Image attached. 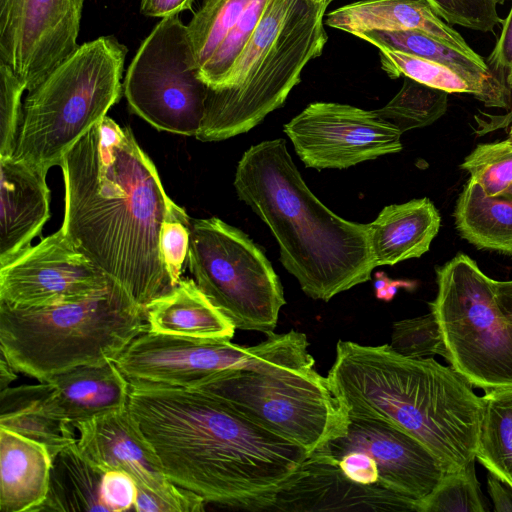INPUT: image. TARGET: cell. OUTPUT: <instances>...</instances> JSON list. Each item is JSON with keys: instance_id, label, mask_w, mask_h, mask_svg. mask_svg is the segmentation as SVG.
<instances>
[{"instance_id": "1", "label": "cell", "mask_w": 512, "mask_h": 512, "mask_svg": "<svg viewBox=\"0 0 512 512\" xmlns=\"http://www.w3.org/2000/svg\"><path fill=\"white\" fill-rule=\"evenodd\" d=\"M61 228L145 310L176 285L160 249L165 221L189 218L166 194L129 127L105 116L64 156Z\"/></svg>"}, {"instance_id": "2", "label": "cell", "mask_w": 512, "mask_h": 512, "mask_svg": "<svg viewBox=\"0 0 512 512\" xmlns=\"http://www.w3.org/2000/svg\"><path fill=\"white\" fill-rule=\"evenodd\" d=\"M128 409L166 477L207 503L267 511L309 454L197 388L130 382Z\"/></svg>"}, {"instance_id": "3", "label": "cell", "mask_w": 512, "mask_h": 512, "mask_svg": "<svg viewBox=\"0 0 512 512\" xmlns=\"http://www.w3.org/2000/svg\"><path fill=\"white\" fill-rule=\"evenodd\" d=\"M326 377L350 416L386 421L409 433L444 473L475 461L485 401L451 366L404 356L390 344L339 340Z\"/></svg>"}, {"instance_id": "4", "label": "cell", "mask_w": 512, "mask_h": 512, "mask_svg": "<svg viewBox=\"0 0 512 512\" xmlns=\"http://www.w3.org/2000/svg\"><path fill=\"white\" fill-rule=\"evenodd\" d=\"M234 187L270 228L280 261L315 300L371 279L369 226L329 210L307 187L283 139L251 146L238 163Z\"/></svg>"}, {"instance_id": "5", "label": "cell", "mask_w": 512, "mask_h": 512, "mask_svg": "<svg viewBox=\"0 0 512 512\" xmlns=\"http://www.w3.org/2000/svg\"><path fill=\"white\" fill-rule=\"evenodd\" d=\"M327 6L313 0H268L223 83L208 87L198 140L246 133L284 104L304 67L323 52Z\"/></svg>"}, {"instance_id": "6", "label": "cell", "mask_w": 512, "mask_h": 512, "mask_svg": "<svg viewBox=\"0 0 512 512\" xmlns=\"http://www.w3.org/2000/svg\"><path fill=\"white\" fill-rule=\"evenodd\" d=\"M147 329L146 310L115 281L73 303L24 308L0 302L1 354L39 382L115 361Z\"/></svg>"}, {"instance_id": "7", "label": "cell", "mask_w": 512, "mask_h": 512, "mask_svg": "<svg viewBox=\"0 0 512 512\" xmlns=\"http://www.w3.org/2000/svg\"><path fill=\"white\" fill-rule=\"evenodd\" d=\"M127 48L114 36L85 42L28 91L12 156L44 170L121 98Z\"/></svg>"}, {"instance_id": "8", "label": "cell", "mask_w": 512, "mask_h": 512, "mask_svg": "<svg viewBox=\"0 0 512 512\" xmlns=\"http://www.w3.org/2000/svg\"><path fill=\"white\" fill-rule=\"evenodd\" d=\"M437 294L429 303L446 349L445 360L472 387L512 388V323L488 277L458 253L436 268Z\"/></svg>"}, {"instance_id": "9", "label": "cell", "mask_w": 512, "mask_h": 512, "mask_svg": "<svg viewBox=\"0 0 512 512\" xmlns=\"http://www.w3.org/2000/svg\"><path fill=\"white\" fill-rule=\"evenodd\" d=\"M253 346L231 340L199 339L154 333L138 335L115 364L129 382L199 388L234 370L291 374L313 368L304 333L296 330L267 335Z\"/></svg>"}, {"instance_id": "10", "label": "cell", "mask_w": 512, "mask_h": 512, "mask_svg": "<svg viewBox=\"0 0 512 512\" xmlns=\"http://www.w3.org/2000/svg\"><path fill=\"white\" fill-rule=\"evenodd\" d=\"M187 258L193 280L235 329L274 332L286 304L283 288L244 232L216 217L191 220Z\"/></svg>"}, {"instance_id": "11", "label": "cell", "mask_w": 512, "mask_h": 512, "mask_svg": "<svg viewBox=\"0 0 512 512\" xmlns=\"http://www.w3.org/2000/svg\"><path fill=\"white\" fill-rule=\"evenodd\" d=\"M236 409L260 427L311 453L344 436L350 416L315 369L291 374L224 372L197 388Z\"/></svg>"}, {"instance_id": "12", "label": "cell", "mask_w": 512, "mask_h": 512, "mask_svg": "<svg viewBox=\"0 0 512 512\" xmlns=\"http://www.w3.org/2000/svg\"><path fill=\"white\" fill-rule=\"evenodd\" d=\"M123 91L130 109L158 130L197 135L208 86L199 75L187 25L178 15L161 19L141 43Z\"/></svg>"}, {"instance_id": "13", "label": "cell", "mask_w": 512, "mask_h": 512, "mask_svg": "<svg viewBox=\"0 0 512 512\" xmlns=\"http://www.w3.org/2000/svg\"><path fill=\"white\" fill-rule=\"evenodd\" d=\"M306 167L343 169L402 150L398 128L375 110L315 102L284 125Z\"/></svg>"}, {"instance_id": "14", "label": "cell", "mask_w": 512, "mask_h": 512, "mask_svg": "<svg viewBox=\"0 0 512 512\" xmlns=\"http://www.w3.org/2000/svg\"><path fill=\"white\" fill-rule=\"evenodd\" d=\"M112 282L60 228L0 266V302L24 308L73 303Z\"/></svg>"}, {"instance_id": "15", "label": "cell", "mask_w": 512, "mask_h": 512, "mask_svg": "<svg viewBox=\"0 0 512 512\" xmlns=\"http://www.w3.org/2000/svg\"><path fill=\"white\" fill-rule=\"evenodd\" d=\"M84 0H0V63L37 86L77 48Z\"/></svg>"}, {"instance_id": "16", "label": "cell", "mask_w": 512, "mask_h": 512, "mask_svg": "<svg viewBox=\"0 0 512 512\" xmlns=\"http://www.w3.org/2000/svg\"><path fill=\"white\" fill-rule=\"evenodd\" d=\"M321 448L330 453L364 452L376 465L379 484L416 502L419 512L421 503L445 474L435 456L419 440L375 418L350 416L346 434Z\"/></svg>"}, {"instance_id": "17", "label": "cell", "mask_w": 512, "mask_h": 512, "mask_svg": "<svg viewBox=\"0 0 512 512\" xmlns=\"http://www.w3.org/2000/svg\"><path fill=\"white\" fill-rule=\"evenodd\" d=\"M363 510L419 512L411 499L350 480L333 456L317 449L308 454L267 511Z\"/></svg>"}, {"instance_id": "18", "label": "cell", "mask_w": 512, "mask_h": 512, "mask_svg": "<svg viewBox=\"0 0 512 512\" xmlns=\"http://www.w3.org/2000/svg\"><path fill=\"white\" fill-rule=\"evenodd\" d=\"M77 446L104 471L127 473L137 487L162 493L176 486L128 407L75 425Z\"/></svg>"}, {"instance_id": "19", "label": "cell", "mask_w": 512, "mask_h": 512, "mask_svg": "<svg viewBox=\"0 0 512 512\" xmlns=\"http://www.w3.org/2000/svg\"><path fill=\"white\" fill-rule=\"evenodd\" d=\"M0 266L27 248L50 218L48 171L13 156L0 157Z\"/></svg>"}, {"instance_id": "20", "label": "cell", "mask_w": 512, "mask_h": 512, "mask_svg": "<svg viewBox=\"0 0 512 512\" xmlns=\"http://www.w3.org/2000/svg\"><path fill=\"white\" fill-rule=\"evenodd\" d=\"M325 24L355 34L366 30H419L471 56L478 55L426 0H364L335 9Z\"/></svg>"}, {"instance_id": "21", "label": "cell", "mask_w": 512, "mask_h": 512, "mask_svg": "<svg viewBox=\"0 0 512 512\" xmlns=\"http://www.w3.org/2000/svg\"><path fill=\"white\" fill-rule=\"evenodd\" d=\"M45 382L54 387L56 410L74 426L128 407L130 382L115 361L79 366Z\"/></svg>"}, {"instance_id": "22", "label": "cell", "mask_w": 512, "mask_h": 512, "mask_svg": "<svg viewBox=\"0 0 512 512\" xmlns=\"http://www.w3.org/2000/svg\"><path fill=\"white\" fill-rule=\"evenodd\" d=\"M440 225V214L428 198L386 206L368 224L375 267L419 258L429 250Z\"/></svg>"}, {"instance_id": "23", "label": "cell", "mask_w": 512, "mask_h": 512, "mask_svg": "<svg viewBox=\"0 0 512 512\" xmlns=\"http://www.w3.org/2000/svg\"><path fill=\"white\" fill-rule=\"evenodd\" d=\"M51 467L44 445L0 427L1 512H37L48 493Z\"/></svg>"}, {"instance_id": "24", "label": "cell", "mask_w": 512, "mask_h": 512, "mask_svg": "<svg viewBox=\"0 0 512 512\" xmlns=\"http://www.w3.org/2000/svg\"><path fill=\"white\" fill-rule=\"evenodd\" d=\"M49 382L0 391V427L44 445L53 459L77 442L75 426L56 410Z\"/></svg>"}, {"instance_id": "25", "label": "cell", "mask_w": 512, "mask_h": 512, "mask_svg": "<svg viewBox=\"0 0 512 512\" xmlns=\"http://www.w3.org/2000/svg\"><path fill=\"white\" fill-rule=\"evenodd\" d=\"M148 331L199 339L231 340L235 327L193 279H181L146 308Z\"/></svg>"}, {"instance_id": "26", "label": "cell", "mask_w": 512, "mask_h": 512, "mask_svg": "<svg viewBox=\"0 0 512 512\" xmlns=\"http://www.w3.org/2000/svg\"><path fill=\"white\" fill-rule=\"evenodd\" d=\"M353 35L371 43L379 50L401 52L445 65L466 78L510 96L511 90L506 81L493 72L480 55L465 54L425 32L366 30Z\"/></svg>"}, {"instance_id": "27", "label": "cell", "mask_w": 512, "mask_h": 512, "mask_svg": "<svg viewBox=\"0 0 512 512\" xmlns=\"http://www.w3.org/2000/svg\"><path fill=\"white\" fill-rule=\"evenodd\" d=\"M105 472L77 442L52 459L49 489L37 512L105 511L102 485Z\"/></svg>"}, {"instance_id": "28", "label": "cell", "mask_w": 512, "mask_h": 512, "mask_svg": "<svg viewBox=\"0 0 512 512\" xmlns=\"http://www.w3.org/2000/svg\"><path fill=\"white\" fill-rule=\"evenodd\" d=\"M453 215L457 231L469 243L512 256V199L488 196L469 178Z\"/></svg>"}, {"instance_id": "29", "label": "cell", "mask_w": 512, "mask_h": 512, "mask_svg": "<svg viewBox=\"0 0 512 512\" xmlns=\"http://www.w3.org/2000/svg\"><path fill=\"white\" fill-rule=\"evenodd\" d=\"M381 68L390 78H411L447 93H467L487 107L506 108L510 96L466 78L453 69L401 52L379 50Z\"/></svg>"}, {"instance_id": "30", "label": "cell", "mask_w": 512, "mask_h": 512, "mask_svg": "<svg viewBox=\"0 0 512 512\" xmlns=\"http://www.w3.org/2000/svg\"><path fill=\"white\" fill-rule=\"evenodd\" d=\"M476 459L512 489V388L485 392Z\"/></svg>"}, {"instance_id": "31", "label": "cell", "mask_w": 512, "mask_h": 512, "mask_svg": "<svg viewBox=\"0 0 512 512\" xmlns=\"http://www.w3.org/2000/svg\"><path fill=\"white\" fill-rule=\"evenodd\" d=\"M447 92L405 77L400 91L376 113L404 133L431 125L448 108Z\"/></svg>"}, {"instance_id": "32", "label": "cell", "mask_w": 512, "mask_h": 512, "mask_svg": "<svg viewBox=\"0 0 512 512\" xmlns=\"http://www.w3.org/2000/svg\"><path fill=\"white\" fill-rule=\"evenodd\" d=\"M253 0H203L187 25L199 69L211 58Z\"/></svg>"}, {"instance_id": "33", "label": "cell", "mask_w": 512, "mask_h": 512, "mask_svg": "<svg viewBox=\"0 0 512 512\" xmlns=\"http://www.w3.org/2000/svg\"><path fill=\"white\" fill-rule=\"evenodd\" d=\"M268 0H253L211 58L199 69L209 88L219 87L255 32Z\"/></svg>"}, {"instance_id": "34", "label": "cell", "mask_w": 512, "mask_h": 512, "mask_svg": "<svg viewBox=\"0 0 512 512\" xmlns=\"http://www.w3.org/2000/svg\"><path fill=\"white\" fill-rule=\"evenodd\" d=\"M474 462L460 471L445 473L421 503L420 512H486Z\"/></svg>"}, {"instance_id": "35", "label": "cell", "mask_w": 512, "mask_h": 512, "mask_svg": "<svg viewBox=\"0 0 512 512\" xmlns=\"http://www.w3.org/2000/svg\"><path fill=\"white\" fill-rule=\"evenodd\" d=\"M461 168L485 194L502 196L512 185V141L478 145L462 162Z\"/></svg>"}, {"instance_id": "36", "label": "cell", "mask_w": 512, "mask_h": 512, "mask_svg": "<svg viewBox=\"0 0 512 512\" xmlns=\"http://www.w3.org/2000/svg\"><path fill=\"white\" fill-rule=\"evenodd\" d=\"M390 346L411 358L439 355L446 358V349L435 316L428 314L400 320L393 325Z\"/></svg>"}, {"instance_id": "37", "label": "cell", "mask_w": 512, "mask_h": 512, "mask_svg": "<svg viewBox=\"0 0 512 512\" xmlns=\"http://www.w3.org/2000/svg\"><path fill=\"white\" fill-rule=\"evenodd\" d=\"M449 25L492 32L503 23L494 0H426Z\"/></svg>"}, {"instance_id": "38", "label": "cell", "mask_w": 512, "mask_h": 512, "mask_svg": "<svg viewBox=\"0 0 512 512\" xmlns=\"http://www.w3.org/2000/svg\"><path fill=\"white\" fill-rule=\"evenodd\" d=\"M25 83L0 63V157L12 156L20 123Z\"/></svg>"}, {"instance_id": "39", "label": "cell", "mask_w": 512, "mask_h": 512, "mask_svg": "<svg viewBox=\"0 0 512 512\" xmlns=\"http://www.w3.org/2000/svg\"><path fill=\"white\" fill-rule=\"evenodd\" d=\"M206 503L200 495L178 485L162 493L137 487L133 510L137 512H201L205 510Z\"/></svg>"}, {"instance_id": "40", "label": "cell", "mask_w": 512, "mask_h": 512, "mask_svg": "<svg viewBox=\"0 0 512 512\" xmlns=\"http://www.w3.org/2000/svg\"><path fill=\"white\" fill-rule=\"evenodd\" d=\"M190 222V218L171 219L165 221L161 228V254L174 285L181 280L183 264L188 256Z\"/></svg>"}, {"instance_id": "41", "label": "cell", "mask_w": 512, "mask_h": 512, "mask_svg": "<svg viewBox=\"0 0 512 512\" xmlns=\"http://www.w3.org/2000/svg\"><path fill=\"white\" fill-rule=\"evenodd\" d=\"M136 495L137 485L130 475L118 470L105 472L102 499L107 512L133 510Z\"/></svg>"}, {"instance_id": "42", "label": "cell", "mask_w": 512, "mask_h": 512, "mask_svg": "<svg viewBox=\"0 0 512 512\" xmlns=\"http://www.w3.org/2000/svg\"><path fill=\"white\" fill-rule=\"evenodd\" d=\"M488 66L496 74L512 71V7L502 23L499 39L488 58Z\"/></svg>"}, {"instance_id": "43", "label": "cell", "mask_w": 512, "mask_h": 512, "mask_svg": "<svg viewBox=\"0 0 512 512\" xmlns=\"http://www.w3.org/2000/svg\"><path fill=\"white\" fill-rule=\"evenodd\" d=\"M195 0H141V14L154 18H167L191 9Z\"/></svg>"}, {"instance_id": "44", "label": "cell", "mask_w": 512, "mask_h": 512, "mask_svg": "<svg viewBox=\"0 0 512 512\" xmlns=\"http://www.w3.org/2000/svg\"><path fill=\"white\" fill-rule=\"evenodd\" d=\"M487 487L497 512H512V495L503 487L502 482L492 473L487 476Z\"/></svg>"}, {"instance_id": "45", "label": "cell", "mask_w": 512, "mask_h": 512, "mask_svg": "<svg viewBox=\"0 0 512 512\" xmlns=\"http://www.w3.org/2000/svg\"><path fill=\"white\" fill-rule=\"evenodd\" d=\"M415 287L414 282L391 280L384 273L376 274L375 290L376 296L380 300L390 301L393 299L399 288L412 289Z\"/></svg>"}, {"instance_id": "46", "label": "cell", "mask_w": 512, "mask_h": 512, "mask_svg": "<svg viewBox=\"0 0 512 512\" xmlns=\"http://www.w3.org/2000/svg\"><path fill=\"white\" fill-rule=\"evenodd\" d=\"M494 288L502 312L512 323V280H494Z\"/></svg>"}, {"instance_id": "47", "label": "cell", "mask_w": 512, "mask_h": 512, "mask_svg": "<svg viewBox=\"0 0 512 512\" xmlns=\"http://www.w3.org/2000/svg\"><path fill=\"white\" fill-rule=\"evenodd\" d=\"M15 368L1 354L0 358V391L9 387L11 382L17 379Z\"/></svg>"}, {"instance_id": "48", "label": "cell", "mask_w": 512, "mask_h": 512, "mask_svg": "<svg viewBox=\"0 0 512 512\" xmlns=\"http://www.w3.org/2000/svg\"><path fill=\"white\" fill-rule=\"evenodd\" d=\"M502 196H505L507 198L512 199V185L509 187V189Z\"/></svg>"}, {"instance_id": "49", "label": "cell", "mask_w": 512, "mask_h": 512, "mask_svg": "<svg viewBox=\"0 0 512 512\" xmlns=\"http://www.w3.org/2000/svg\"><path fill=\"white\" fill-rule=\"evenodd\" d=\"M313 1L329 5L333 0H313Z\"/></svg>"}, {"instance_id": "50", "label": "cell", "mask_w": 512, "mask_h": 512, "mask_svg": "<svg viewBox=\"0 0 512 512\" xmlns=\"http://www.w3.org/2000/svg\"><path fill=\"white\" fill-rule=\"evenodd\" d=\"M497 4H504L505 2L509 0H494Z\"/></svg>"}, {"instance_id": "51", "label": "cell", "mask_w": 512, "mask_h": 512, "mask_svg": "<svg viewBox=\"0 0 512 512\" xmlns=\"http://www.w3.org/2000/svg\"><path fill=\"white\" fill-rule=\"evenodd\" d=\"M508 139H509L510 141H512V126H511L510 131H509V134H508Z\"/></svg>"}]
</instances>
